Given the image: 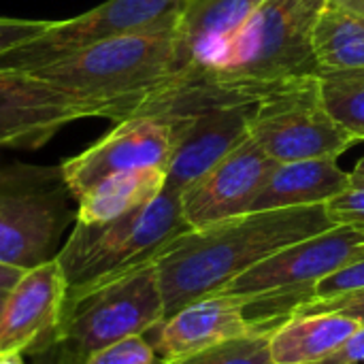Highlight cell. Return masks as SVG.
Masks as SVG:
<instances>
[{"mask_svg": "<svg viewBox=\"0 0 364 364\" xmlns=\"http://www.w3.org/2000/svg\"><path fill=\"white\" fill-rule=\"evenodd\" d=\"M51 26L49 19H19V17H0V53L28 43Z\"/></svg>", "mask_w": 364, "mask_h": 364, "instance_id": "cell-26", "label": "cell"}, {"mask_svg": "<svg viewBox=\"0 0 364 364\" xmlns=\"http://www.w3.org/2000/svg\"><path fill=\"white\" fill-rule=\"evenodd\" d=\"M331 4H337L341 9H348L356 15H363L364 17V0H328Z\"/></svg>", "mask_w": 364, "mask_h": 364, "instance_id": "cell-30", "label": "cell"}, {"mask_svg": "<svg viewBox=\"0 0 364 364\" xmlns=\"http://www.w3.org/2000/svg\"><path fill=\"white\" fill-rule=\"evenodd\" d=\"M262 2L264 0H183L177 21L183 58L186 49L200 38H230Z\"/></svg>", "mask_w": 364, "mask_h": 364, "instance_id": "cell-20", "label": "cell"}, {"mask_svg": "<svg viewBox=\"0 0 364 364\" xmlns=\"http://www.w3.org/2000/svg\"><path fill=\"white\" fill-rule=\"evenodd\" d=\"M318 75L296 79L256 105L250 139L279 164L339 158L358 143L324 109L318 92Z\"/></svg>", "mask_w": 364, "mask_h": 364, "instance_id": "cell-8", "label": "cell"}, {"mask_svg": "<svg viewBox=\"0 0 364 364\" xmlns=\"http://www.w3.org/2000/svg\"><path fill=\"white\" fill-rule=\"evenodd\" d=\"M311 45L320 73L364 68V17L326 2L316 21Z\"/></svg>", "mask_w": 364, "mask_h": 364, "instance_id": "cell-19", "label": "cell"}, {"mask_svg": "<svg viewBox=\"0 0 364 364\" xmlns=\"http://www.w3.org/2000/svg\"><path fill=\"white\" fill-rule=\"evenodd\" d=\"M256 105L220 107L173 130L175 151L166 166L164 190L181 194L192 181L245 143Z\"/></svg>", "mask_w": 364, "mask_h": 364, "instance_id": "cell-15", "label": "cell"}, {"mask_svg": "<svg viewBox=\"0 0 364 364\" xmlns=\"http://www.w3.org/2000/svg\"><path fill=\"white\" fill-rule=\"evenodd\" d=\"M188 66L177 30L115 36L45 64L32 75L94 105L98 117L130 119L141 102Z\"/></svg>", "mask_w": 364, "mask_h": 364, "instance_id": "cell-2", "label": "cell"}, {"mask_svg": "<svg viewBox=\"0 0 364 364\" xmlns=\"http://www.w3.org/2000/svg\"><path fill=\"white\" fill-rule=\"evenodd\" d=\"M352 188H360V190H364V177H352Z\"/></svg>", "mask_w": 364, "mask_h": 364, "instance_id": "cell-33", "label": "cell"}, {"mask_svg": "<svg viewBox=\"0 0 364 364\" xmlns=\"http://www.w3.org/2000/svg\"><path fill=\"white\" fill-rule=\"evenodd\" d=\"M316 364H364V324L335 354Z\"/></svg>", "mask_w": 364, "mask_h": 364, "instance_id": "cell-28", "label": "cell"}, {"mask_svg": "<svg viewBox=\"0 0 364 364\" xmlns=\"http://www.w3.org/2000/svg\"><path fill=\"white\" fill-rule=\"evenodd\" d=\"M181 6L183 0H107L83 15L51 21L38 36L0 53V68L30 73L115 36L177 30Z\"/></svg>", "mask_w": 364, "mask_h": 364, "instance_id": "cell-9", "label": "cell"}, {"mask_svg": "<svg viewBox=\"0 0 364 364\" xmlns=\"http://www.w3.org/2000/svg\"><path fill=\"white\" fill-rule=\"evenodd\" d=\"M318 92L331 117L364 141V68L320 73Z\"/></svg>", "mask_w": 364, "mask_h": 364, "instance_id": "cell-21", "label": "cell"}, {"mask_svg": "<svg viewBox=\"0 0 364 364\" xmlns=\"http://www.w3.org/2000/svg\"><path fill=\"white\" fill-rule=\"evenodd\" d=\"M328 0H264L228 38L218 73L254 81L318 75L314 28Z\"/></svg>", "mask_w": 364, "mask_h": 364, "instance_id": "cell-6", "label": "cell"}, {"mask_svg": "<svg viewBox=\"0 0 364 364\" xmlns=\"http://www.w3.org/2000/svg\"><path fill=\"white\" fill-rule=\"evenodd\" d=\"M175 151L171 126L154 117H130L117 122L113 130L94 145L60 164L62 177L75 198L100 179L136 168H164Z\"/></svg>", "mask_w": 364, "mask_h": 364, "instance_id": "cell-11", "label": "cell"}, {"mask_svg": "<svg viewBox=\"0 0 364 364\" xmlns=\"http://www.w3.org/2000/svg\"><path fill=\"white\" fill-rule=\"evenodd\" d=\"M26 269H19V267H11V264H2L0 262V299H4L11 288L19 282V277L23 275Z\"/></svg>", "mask_w": 364, "mask_h": 364, "instance_id": "cell-29", "label": "cell"}, {"mask_svg": "<svg viewBox=\"0 0 364 364\" xmlns=\"http://www.w3.org/2000/svg\"><path fill=\"white\" fill-rule=\"evenodd\" d=\"M328 218L333 224H352L364 226V190L360 188H348L339 196L331 198L326 203Z\"/></svg>", "mask_w": 364, "mask_h": 364, "instance_id": "cell-27", "label": "cell"}, {"mask_svg": "<svg viewBox=\"0 0 364 364\" xmlns=\"http://www.w3.org/2000/svg\"><path fill=\"white\" fill-rule=\"evenodd\" d=\"M166 183L164 168H136L113 173L77 198V222L100 224L117 220L149 200H154Z\"/></svg>", "mask_w": 364, "mask_h": 364, "instance_id": "cell-18", "label": "cell"}, {"mask_svg": "<svg viewBox=\"0 0 364 364\" xmlns=\"http://www.w3.org/2000/svg\"><path fill=\"white\" fill-rule=\"evenodd\" d=\"M269 335L271 331H258L166 364H273L269 352Z\"/></svg>", "mask_w": 364, "mask_h": 364, "instance_id": "cell-22", "label": "cell"}, {"mask_svg": "<svg viewBox=\"0 0 364 364\" xmlns=\"http://www.w3.org/2000/svg\"><path fill=\"white\" fill-rule=\"evenodd\" d=\"M326 205L250 211L207 228L186 230L154 260L164 318L224 290L275 252L333 228Z\"/></svg>", "mask_w": 364, "mask_h": 364, "instance_id": "cell-1", "label": "cell"}, {"mask_svg": "<svg viewBox=\"0 0 364 364\" xmlns=\"http://www.w3.org/2000/svg\"><path fill=\"white\" fill-rule=\"evenodd\" d=\"M309 314H341L364 324V288L328 299H309L294 305L288 311V316H309Z\"/></svg>", "mask_w": 364, "mask_h": 364, "instance_id": "cell-24", "label": "cell"}, {"mask_svg": "<svg viewBox=\"0 0 364 364\" xmlns=\"http://www.w3.org/2000/svg\"><path fill=\"white\" fill-rule=\"evenodd\" d=\"M66 296L68 282L55 258L26 269L0 309V356L21 354L49 339L62 320Z\"/></svg>", "mask_w": 364, "mask_h": 364, "instance_id": "cell-14", "label": "cell"}, {"mask_svg": "<svg viewBox=\"0 0 364 364\" xmlns=\"http://www.w3.org/2000/svg\"><path fill=\"white\" fill-rule=\"evenodd\" d=\"M360 288H364V250L352 262H348L346 267H341L339 271H335L333 275L316 284L311 299H328V296L354 292Z\"/></svg>", "mask_w": 364, "mask_h": 364, "instance_id": "cell-25", "label": "cell"}, {"mask_svg": "<svg viewBox=\"0 0 364 364\" xmlns=\"http://www.w3.org/2000/svg\"><path fill=\"white\" fill-rule=\"evenodd\" d=\"M247 309L250 303L243 296L213 292L164 318L147 335L156 352L166 363H173L237 337L271 331L258 320H252Z\"/></svg>", "mask_w": 364, "mask_h": 364, "instance_id": "cell-13", "label": "cell"}, {"mask_svg": "<svg viewBox=\"0 0 364 364\" xmlns=\"http://www.w3.org/2000/svg\"><path fill=\"white\" fill-rule=\"evenodd\" d=\"M360 322L341 314L288 316L269 335L273 364H316L335 354Z\"/></svg>", "mask_w": 364, "mask_h": 364, "instance_id": "cell-17", "label": "cell"}, {"mask_svg": "<svg viewBox=\"0 0 364 364\" xmlns=\"http://www.w3.org/2000/svg\"><path fill=\"white\" fill-rule=\"evenodd\" d=\"M81 364H166V360L145 335H136L92 354Z\"/></svg>", "mask_w": 364, "mask_h": 364, "instance_id": "cell-23", "label": "cell"}, {"mask_svg": "<svg viewBox=\"0 0 364 364\" xmlns=\"http://www.w3.org/2000/svg\"><path fill=\"white\" fill-rule=\"evenodd\" d=\"M77 222V198L60 164H0V262L32 269L58 256Z\"/></svg>", "mask_w": 364, "mask_h": 364, "instance_id": "cell-5", "label": "cell"}, {"mask_svg": "<svg viewBox=\"0 0 364 364\" xmlns=\"http://www.w3.org/2000/svg\"><path fill=\"white\" fill-rule=\"evenodd\" d=\"M164 320V301L154 262L92 290L66 296L64 314L51 333L58 364H81L92 354L147 335Z\"/></svg>", "mask_w": 364, "mask_h": 364, "instance_id": "cell-4", "label": "cell"}, {"mask_svg": "<svg viewBox=\"0 0 364 364\" xmlns=\"http://www.w3.org/2000/svg\"><path fill=\"white\" fill-rule=\"evenodd\" d=\"M348 188H352V173L343 171L337 158L282 162L250 211L326 205Z\"/></svg>", "mask_w": 364, "mask_h": 364, "instance_id": "cell-16", "label": "cell"}, {"mask_svg": "<svg viewBox=\"0 0 364 364\" xmlns=\"http://www.w3.org/2000/svg\"><path fill=\"white\" fill-rule=\"evenodd\" d=\"M363 250L364 226L337 224L275 252L220 292L243 296L250 307L275 305V314L282 316L279 303L292 309L311 299L316 284L352 262Z\"/></svg>", "mask_w": 364, "mask_h": 364, "instance_id": "cell-7", "label": "cell"}, {"mask_svg": "<svg viewBox=\"0 0 364 364\" xmlns=\"http://www.w3.org/2000/svg\"><path fill=\"white\" fill-rule=\"evenodd\" d=\"M186 230L190 226L181 213V198L168 190L117 220L75 222L55 256L68 282V296L151 264Z\"/></svg>", "mask_w": 364, "mask_h": 364, "instance_id": "cell-3", "label": "cell"}, {"mask_svg": "<svg viewBox=\"0 0 364 364\" xmlns=\"http://www.w3.org/2000/svg\"><path fill=\"white\" fill-rule=\"evenodd\" d=\"M352 177H364V156L360 158V162L356 164V168L352 171Z\"/></svg>", "mask_w": 364, "mask_h": 364, "instance_id": "cell-32", "label": "cell"}, {"mask_svg": "<svg viewBox=\"0 0 364 364\" xmlns=\"http://www.w3.org/2000/svg\"><path fill=\"white\" fill-rule=\"evenodd\" d=\"M85 117H98L92 102L32 73L0 68V147L38 149Z\"/></svg>", "mask_w": 364, "mask_h": 364, "instance_id": "cell-10", "label": "cell"}, {"mask_svg": "<svg viewBox=\"0 0 364 364\" xmlns=\"http://www.w3.org/2000/svg\"><path fill=\"white\" fill-rule=\"evenodd\" d=\"M2 303H4V299H0V309H2Z\"/></svg>", "mask_w": 364, "mask_h": 364, "instance_id": "cell-34", "label": "cell"}, {"mask_svg": "<svg viewBox=\"0 0 364 364\" xmlns=\"http://www.w3.org/2000/svg\"><path fill=\"white\" fill-rule=\"evenodd\" d=\"M277 164L247 139L179 194L186 224L198 230L250 213Z\"/></svg>", "mask_w": 364, "mask_h": 364, "instance_id": "cell-12", "label": "cell"}, {"mask_svg": "<svg viewBox=\"0 0 364 364\" xmlns=\"http://www.w3.org/2000/svg\"><path fill=\"white\" fill-rule=\"evenodd\" d=\"M0 364H26V363L19 358V354H2V356H0Z\"/></svg>", "mask_w": 364, "mask_h": 364, "instance_id": "cell-31", "label": "cell"}]
</instances>
